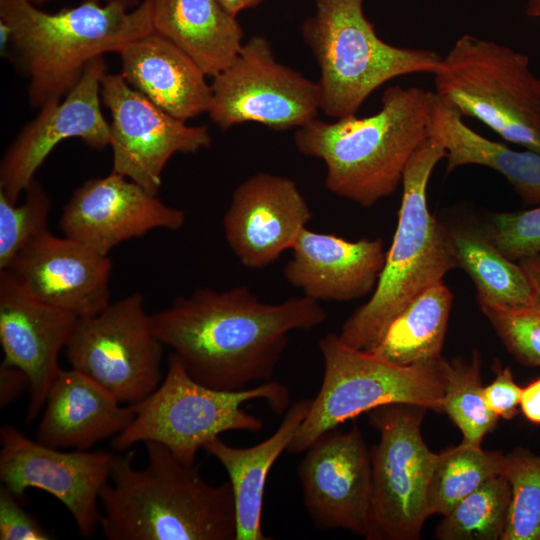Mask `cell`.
Wrapping results in <instances>:
<instances>
[{
    "instance_id": "1",
    "label": "cell",
    "mask_w": 540,
    "mask_h": 540,
    "mask_svg": "<svg viewBox=\"0 0 540 540\" xmlns=\"http://www.w3.org/2000/svg\"><path fill=\"white\" fill-rule=\"evenodd\" d=\"M326 312L309 297L260 301L246 286L198 289L150 315L164 346L199 383L236 391L271 380L293 330H310Z\"/></svg>"
},
{
    "instance_id": "2",
    "label": "cell",
    "mask_w": 540,
    "mask_h": 540,
    "mask_svg": "<svg viewBox=\"0 0 540 540\" xmlns=\"http://www.w3.org/2000/svg\"><path fill=\"white\" fill-rule=\"evenodd\" d=\"M147 463L131 449L114 454L100 493L99 528L108 540H236L229 482L213 485L200 465L179 460L164 445L145 442Z\"/></svg>"
},
{
    "instance_id": "3",
    "label": "cell",
    "mask_w": 540,
    "mask_h": 540,
    "mask_svg": "<svg viewBox=\"0 0 540 540\" xmlns=\"http://www.w3.org/2000/svg\"><path fill=\"white\" fill-rule=\"evenodd\" d=\"M131 5L133 0H84L49 13L30 0H0L1 44L28 79L31 106L62 100L90 61L153 32L151 0Z\"/></svg>"
},
{
    "instance_id": "4",
    "label": "cell",
    "mask_w": 540,
    "mask_h": 540,
    "mask_svg": "<svg viewBox=\"0 0 540 540\" xmlns=\"http://www.w3.org/2000/svg\"><path fill=\"white\" fill-rule=\"evenodd\" d=\"M433 92L420 87H388L376 113L297 128V150L321 159L325 186L333 194L370 207L395 192L405 168L430 136Z\"/></svg>"
},
{
    "instance_id": "5",
    "label": "cell",
    "mask_w": 540,
    "mask_h": 540,
    "mask_svg": "<svg viewBox=\"0 0 540 540\" xmlns=\"http://www.w3.org/2000/svg\"><path fill=\"white\" fill-rule=\"evenodd\" d=\"M445 156L443 145L429 137L409 160L402 179L398 223L384 267L370 299L342 325L338 336L344 344L371 350L417 295L458 268L447 228L427 205L430 176Z\"/></svg>"
},
{
    "instance_id": "6",
    "label": "cell",
    "mask_w": 540,
    "mask_h": 540,
    "mask_svg": "<svg viewBox=\"0 0 540 540\" xmlns=\"http://www.w3.org/2000/svg\"><path fill=\"white\" fill-rule=\"evenodd\" d=\"M364 0H314L301 25L320 69L321 110L340 119L356 115L384 83L414 73L435 74L443 56L383 41L363 11Z\"/></svg>"
},
{
    "instance_id": "7",
    "label": "cell",
    "mask_w": 540,
    "mask_h": 540,
    "mask_svg": "<svg viewBox=\"0 0 540 540\" xmlns=\"http://www.w3.org/2000/svg\"><path fill=\"white\" fill-rule=\"evenodd\" d=\"M264 400L276 414H283L290 402L289 389L268 381L236 391L219 390L193 379L175 354L159 386L141 402L131 405V423L112 438L111 446L125 452L137 443L157 442L187 464L196 463L206 443L229 431L258 433L263 420L247 413L243 404Z\"/></svg>"
},
{
    "instance_id": "8",
    "label": "cell",
    "mask_w": 540,
    "mask_h": 540,
    "mask_svg": "<svg viewBox=\"0 0 540 540\" xmlns=\"http://www.w3.org/2000/svg\"><path fill=\"white\" fill-rule=\"evenodd\" d=\"M324 361L320 390L287 452H305L318 438L364 412L409 404L442 412L441 358L400 366L344 344L329 333L318 343Z\"/></svg>"
},
{
    "instance_id": "9",
    "label": "cell",
    "mask_w": 540,
    "mask_h": 540,
    "mask_svg": "<svg viewBox=\"0 0 540 540\" xmlns=\"http://www.w3.org/2000/svg\"><path fill=\"white\" fill-rule=\"evenodd\" d=\"M434 82V92L463 116L540 154V78L528 56L464 34L442 58Z\"/></svg>"
},
{
    "instance_id": "10",
    "label": "cell",
    "mask_w": 540,
    "mask_h": 540,
    "mask_svg": "<svg viewBox=\"0 0 540 540\" xmlns=\"http://www.w3.org/2000/svg\"><path fill=\"white\" fill-rule=\"evenodd\" d=\"M426 410L388 404L370 411V423L380 438L371 453L369 540L419 539L429 517L427 493L437 454L421 435Z\"/></svg>"
},
{
    "instance_id": "11",
    "label": "cell",
    "mask_w": 540,
    "mask_h": 540,
    "mask_svg": "<svg viewBox=\"0 0 540 540\" xmlns=\"http://www.w3.org/2000/svg\"><path fill=\"white\" fill-rule=\"evenodd\" d=\"M163 344L153 332L140 293L110 303L101 312L78 317L65 347L72 369L134 405L161 383Z\"/></svg>"
},
{
    "instance_id": "12",
    "label": "cell",
    "mask_w": 540,
    "mask_h": 540,
    "mask_svg": "<svg viewBox=\"0 0 540 540\" xmlns=\"http://www.w3.org/2000/svg\"><path fill=\"white\" fill-rule=\"evenodd\" d=\"M208 114L220 129L255 122L274 130L305 126L321 110L318 82L279 63L261 35L243 43L232 62L213 76Z\"/></svg>"
},
{
    "instance_id": "13",
    "label": "cell",
    "mask_w": 540,
    "mask_h": 540,
    "mask_svg": "<svg viewBox=\"0 0 540 540\" xmlns=\"http://www.w3.org/2000/svg\"><path fill=\"white\" fill-rule=\"evenodd\" d=\"M101 100L111 113L112 172L157 195L161 175L175 153L211 146L207 126H189L131 87L120 73L106 72Z\"/></svg>"
},
{
    "instance_id": "14",
    "label": "cell",
    "mask_w": 540,
    "mask_h": 540,
    "mask_svg": "<svg viewBox=\"0 0 540 540\" xmlns=\"http://www.w3.org/2000/svg\"><path fill=\"white\" fill-rule=\"evenodd\" d=\"M0 480L16 497L30 488L58 499L84 537L99 528L100 493L110 479L112 453L61 451L26 437L13 425L0 429Z\"/></svg>"
},
{
    "instance_id": "15",
    "label": "cell",
    "mask_w": 540,
    "mask_h": 540,
    "mask_svg": "<svg viewBox=\"0 0 540 540\" xmlns=\"http://www.w3.org/2000/svg\"><path fill=\"white\" fill-rule=\"evenodd\" d=\"M298 468L305 507L320 529L369 536L372 505L371 454L358 425L331 430L306 451Z\"/></svg>"
},
{
    "instance_id": "16",
    "label": "cell",
    "mask_w": 540,
    "mask_h": 540,
    "mask_svg": "<svg viewBox=\"0 0 540 540\" xmlns=\"http://www.w3.org/2000/svg\"><path fill=\"white\" fill-rule=\"evenodd\" d=\"M106 72L103 56L90 61L65 97L41 107L11 143L0 165V192L11 202L17 203L60 142L79 138L97 150L110 145V124L100 107L101 80Z\"/></svg>"
},
{
    "instance_id": "17",
    "label": "cell",
    "mask_w": 540,
    "mask_h": 540,
    "mask_svg": "<svg viewBox=\"0 0 540 540\" xmlns=\"http://www.w3.org/2000/svg\"><path fill=\"white\" fill-rule=\"evenodd\" d=\"M184 211L168 206L129 178L111 172L78 187L65 204L59 226L65 237L102 255L123 241L156 228L180 229Z\"/></svg>"
},
{
    "instance_id": "18",
    "label": "cell",
    "mask_w": 540,
    "mask_h": 540,
    "mask_svg": "<svg viewBox=\"0 0 540 540\" xmlns=\"http://www.w3.org/2000/svg\"><path fill=\"white\" fill-rule=\"evenodd\" d=\"M311 218V209L294 180L259 172L234 190L223 227L240 262L260 269L292 249Z\"/></svg>"
},
{
    "instance_id": "19",
    "label": "cell",
    "mask_w": 540,
    "mask_h": 540,
    "mask_svg": "<svg viewBox=\"0 0 540 540\" xmlns=\"http://www.w3.org/2000/svg\"><path fill=\"white\" fill-rule=\"evenodd\" d=\"M77 316L28 294L8 270H0V344L3 362L29 380L26 424L38 417L61 368Z\"/></svg>"
},
{
    "instance_id": "20",
    "label": "cell",
    "mask_w": 540,
    "mask_h": 540,
    "mask_svg": "<svg viewBox=\"0 0 540 540\" xmlns=\"http://www.w3.org/2000/svg\"><path fill=\"white\" fill-rule=\"evenodd\" d=\"M111 269L108 255L47 231L3 270L34 298L83 317L97 314L111 303Z\"/></svg>"
},
{
    "instance_id": "21",
    "label": "cell",
    "mask_w": 540,
    "mask_h": 540,
    "mask_svg": "<svg viewBox=\"0 0 540 540\" xmlns=\"http://www.w3.org/2000/svg\"><path fill=\"white\" fill-rule=\"evenodd\" d=\"M291 250L284 278L315 301L344 302L372 294L386 259L380 238L348 241L307 227Z\"/></svg>"
},
{
    "instance_id": "22",
    "label": "cell",
    "mask_w": 540,
    "mask_h": 540,
    "mask_svg": "<svg viewBox=\"0 0 540 540\" xmlns=\"http://www.w3.org/2000/svg\"><path fill=\"white\" fill-rule=\"evenodd\" d=\"M131 405L75 370L61 369L53 382L36 440L54 448L87 451L121 433L133 420Z\"/></svg>"
},
{
    "instance_id": "23",
    "label": "cell",
    "mask_w": 540,
    "mask_h": 540,
    "mask_svg": "<svg viewBox=\"0 0 540 540\" xmlns=\"http://www.w3.org/2000/svg\"><path fill=\"white\" fill-rule=\"evenodd\" d=\"M118 54L126 82L161 109L183 121L208 112L207 75L165 37L153 31L129 42Z\"/></svg>"
},
{
    "instance_id": "24",
    "label": "cell",
    "mask_w": 540,
    "mask_h": 540,
    "mask_svg": "<svg viewBox=\"0 0 540 540\" xmlns=\"http://www.w3.org/2000/svg\"><path fill=\"white\" fill-rule=\"evenodd\" d=\"M310 403L311 399L308 398L296 401L286 411L276 431L256 445L235 447L217 437L203 447L218 460L229 476L236 513V540L270 539L262 528L266 481L272 466L287 451L295 437Z\"/></svg>"
},
{
    "instance_id": "25",
    "label": "cell",
    "mask_w": 540,
    "mask_h": 540,
    "mask_svg": "<svg viewBox=\"0 0 540 540\" xmlns=\"http://www.w3.org/2000/svg\"><path fill=\"white\" fill-rule=\"evenodd\" d=\"M151 21L207 76L226 68L243 45L242 26L218 0H151Z\"/></svg>"
},
{
    "instance_id": "26",
    "label": "cell",
    "mask_w": 540,
    "mask_h": 540,
    "mask_svg": "<svg viewBox=\"0 0 540 540\" xmlns=\"http://www.w3.org/2000/svg\"><path fill=\"white\" fill-rule=\"evenodd\" d=\"M446 151V173L460 166L480 165L503 175L521 200L540 205V154L516 151L478 134L463 122L461 112L433 92L430 136Z\"/></svg>"
},
{
    "instance_id": "27",
    "label": "cell",
    "mask_w": 540,
    "mask_h": 540,
    "mask_svg": "<svg viewBox=\"0 0 540 540\" xmlns=\"http://www.w3.org/2000/svg\"><path fill=\"white\" fill-rule=\"evenodd\" d=\"M458 268L473 281L480 309L516 307L540 301L528 274L519 262L508 259L491 240L485 221L471 214L443 220Z\"/></svg>"
},
{
    "instance_id": "28",
    "label": "cell",
    "mask_w": 540,
    "mask_h": 540,
    "mask_svg": "<svg viewBox=\"0 0 540 540\" xmlns=\"http://www.w3.org/2000/svg\"><path fill=\"white\" fill-rule=\"evenodd\" d=\"M453 295L442 281L417 295L369 352L400 366L440 359Z\"/></svg>"
},
{
    "instance_id": "29",
    "label": "cell",
    "mask_w": 540,
    "mask_h": 540,
    "mask_svg": "<svg viewBox=\"0 0 540 540\" xmlns=\"http://www.w3.org/2000/svg\"><path fill=\"white\" fill-rule=\"evenodd\" d=\"M503 455L464 442L437 454L427 493L428 516L446 515L486 481L501 475Z\"/></svg>"
},
{
    "instance_id": "30",
    "label": "cell",
    "mask_w": 540,
    "mask_h": 540,
    "mask_svg": "<svg viewBox=\"0 0 540 540\" xmlns=\"http://www.w3.org/2000/svg\"><path fill=\"white\" fill-rule=\"evenodd\" d=\"M444 377L442 412H445L459 428L462 442L481 445L486 434L498 423L486 406L482 394L481 359L474 351L470 359L441 357Z\"/></svg>"
},
{
    "instance_id": "31",
    "label": "cell",
    "mask_w": 540,
    "mask_h": 540,
    "mask_svg": "<svg viewBox=\"0 0 540 540\" xmlns=\"http://www.w3.org/2000/svg\"><path fill=\"white\" fill-rule=\"evenodd\" d=\"M511 488L503 475L495 476L462 499L444 515L436 529L440 540H498L504 533Z\"/></svg>"
},
{
    "instance_id": "32",
    "label": "cell",
    "mask_w": 540,
    "mask_h": 540,
    "mask_svg": "<svg viewBox=\"0 0 540 540\" xmlns=\"http://www.w3.org/2000/svg\"><path fill=\"white\" fill-rule=\"evenodd\" d=\"M501 475L511 488L501 540H540V455L513 449L503 455Z\"/></svg>"
},
{
    "instance_id": "33",
    "label": "cell",
    "mask_w": 540,
    "mask_h": 540,
    "mask_svg": "<svg viewBox=\"0 0 540 540\" xmlns=\"http://www.w3.org/2000/svg\"><path fill=\"white\" fill-rule=\"evenodd\" d=\"M24 192L20 205L0 192V270L8 268L27 245L48 231V194L35 178Z\"/></svg>"
},
{
    "instance_id": "34",
    "label": "cell",
    "mask_w": 540,
    "mask_h": 540,
    "mask_svg": "<svg viewBox=\"0 0 540 540\" xmlns=\"http://www.w3.org/2000/svg\"><path fill=\"white\" fill-rule=\"evenodd\" d=\"M515 360L526 367H540V301L516 307L481 309Z\"/></svg>"
},
{
    "instance_id": "35",
    "label": "cell",
    "mask_w": 540,
    "mask_h": 540,
    "mask_svg": "<svg viewBox=\"0 0 540 540\" xmlns=\"http://www.w3.org/2000/svg\"><path fill=\"white\" fill-rule=\"evenodd\" d=\"M486 228L496 247L508 259L519 262L540 254V205L517 212H493Z\"/></svg>"
},
{
    "instance_id": "36",
    "label": "cell",
    "mask_w": 540,
    "mask_h": 540,
    "mask_svg": "<svg viewBox=\"0 0 540 540\" xmlns=\"http://www.w3.org/2000/svg\"><path fill=\"white\" fill-rule=\"evenodd\" d=\"M12 492L6 487L0 489V539L1 540H48L52 536L46 532L38 520L25 511Z\"/></svg>"
},
{
    "instance_id": "37",
    "label": "cell",
    "mask_w": 540,
    "mask_h": 540,
    "mask_svg": "<svg viewBox=\"0 0 540 540\" xmlns=\"http://www.w3.org/2000/svg\"><path fill=\"white\" fill-rule=\"evenodd\" d=\"M496 377L487 386H483L482 394L488 409L498 418L513 419L519 412L520 387L509 367L496 365Z\"/></svg>"
},
{
    "instance_id": "38",
    "label": "cell",
    "mask_w": 540,
    "mask_h": 540,
    "mask_svg": "<svg viewBox=\"0 0 540 540\" xmlns=\"http://www.w3.org/2000/svg\"><path fill=\"white\" fill-rule=\"evenodd\" d=\"M28 390L29 380L26 374L18 367L2 361L0 365V408H6Z\"/></svg>"
},
{
    "instance_id": "39",
    "label": "cell",
    "mask_w": 540,
    "mask_h": 540,
    "mask_svg": "<svg viewBox=\"0 0 540 540\" xmlns=\"http://www.w3.org/2000/svg\"><path fill=\"white\" fill-rule=\"evenodd\" d=\"M519 407L529 422L540 425V376L522 387Z\"/></svg>"
},
{
    "instance_id": "40",
    "label": "cell",
    "mask_w": 540,
    "mask_h": 540,
    "mask_svg": "<svg viewBox=\"0 0 540 540\" xmlns=\"http://www.w3.org/2000/svg\"><path fill=\"white\" fill-rule=\"evenodd\" d=\"M519 264L528 274L538 296L540 297V254L522 259L519 261Z\"/></svg>"
},
{
    "instance_id": "41",
    "label": "cell",
    "mask_w": 540,
    "mask_h": 540,
    "mask_svg": "<svg viewBox=\"0 0 540 540\" xmlns=\"http://www.w3.org/2000/svg\"><path fill=\"white\" fill-rule=\"evenodd\" d=\"M220 4L233 16H238L243 10L254 8L267 0H218Z\"/></svg>"
},
{
    "instance_id": "42",
    "label": "cell",
    "mask_w": 540,
    "mask_h": 540,
    "mask_svg": "<svg viewBox=\"0 0 540 540\" xmlns=\"http://www.w3.org/2000/svg\"><path fill=\"white\" fill-rule=\"evenodd\" d=\"M527 14L540 19V0H529Z\"/></svg>"
},
{
    "instance_id": "43",
    "label": "cell",
    "mask_w": 540,
    "mask_h": 540,
    "mask_svg": "<svg viewBox=\"0 0 540 540\" xmlns=\"http://www.w3.org/2000/svg\"><path fill=\"white\" fill-rule=\"evenodd\" d=\"M30 1L35 4V3H42V2H45V1H48V0H30Z\"/></svg>"
}]
</instances>
